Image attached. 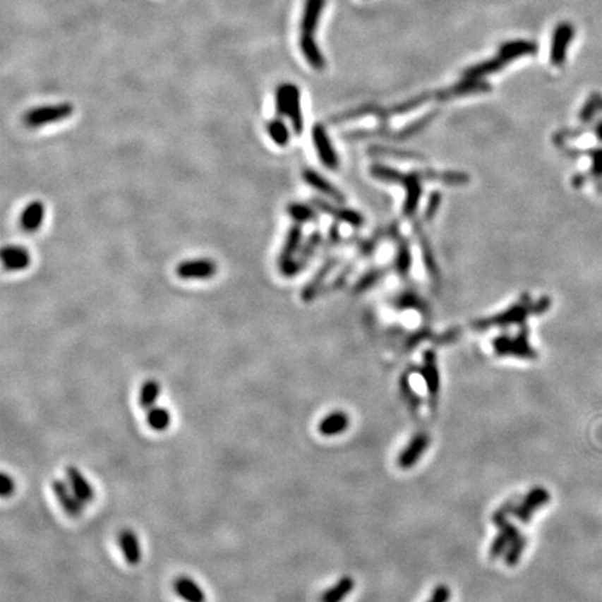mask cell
Masks as SVG:
<instances>
[{"label": "cell", "mask_w": 602, "mask_h": 602, "mask_svg": "<svg viewBox=\"0 0 602 602\" xmlns=\"http://www.w3.org/2000/svg\"><path fill=\"white\" fill-rule=\"evenodd\" d=\"M350 419L344 411H332L325 419L320 421L318 431L324 437H335L344 433L349 428Z\"/></svg>", "instance_id": "cell-16"}, {"label": "cell", "mask_w": 602, "mask_h": 602, "mask_svg": "<svg viewBox=\"0 0 602 602\" xmlns=\"http://www.w3.org/2000/svg\"><path fill=\"white\" fill-rule=\"evenodd\" d=\"M303 177H304V180H306L311 187L317 188L318 191L325 193L327 195L336 197V191L333 190V187L329 184L327 180H324L318 173H315L314 170L306 169V170L303 171Z\"/></svg>", "instance_id": "cell-25"}, {"label": "cell", "mask_w": 602, "mask_h": 602, "mask_svg": "<svg viewBox=\"0 0 602 602\" xmlns=\"http://www.w3.org/2000/svg\"><path fill=\"white\" fill-rule=\"evenodd\" d=\"M593 170L596 174H602V150L593 152Z\"/></svg>", "instance_id": "cell-33"}, {"label": "cell", "mask_w": 602, "mask_h": 602, "mask_svg": "<svg viewBox=\"0 0 602 602\" xmlns=\"http://www.w3.org/2000/svg\"><path fill=\"white\" fill-rule=\"evenodd\" d=\"M449 600H450V590H449V587L443 586V584H439V586H437L434 589L431 598L427 602H449Z\"/></svg>", "instance_id": "cell-31"}, {"label": "cell", "mask_w": 602, "mask_h": 602, "mask_svg": "<svg viewBox=\"0 0 602 602\" xmlns=\"http://www.w3.org/2000/svg\"><path fill=\"white\" fill-rule=\"evenodd\" d=\"M300 51L303 52L304 59L308 61V64L315 70H324L327 66L325 57L320 51L317 41L314 37H300Z\"/></svg>", "instance_id": "cell-17"}, {"label": "cell", "mask_w": 602, "mask_h": 602, "mask_svg": "<svg viewBox=\"0 0 602 602\" xmlns=\"http://www.w3.org/2000/svg\"><path fill=\"white\" fill-rule=\"evenodd\" d=\"M426 383H427V389H428V396H430V406L431 410H437V400H438L439 392V374L438 368H437V359L435 354L431 351L426 353L424 357V367L421 371Z\"/></svg>", "instance_id": "cell-9"}, {"label": "cell", "mask_w": 602, "mask_h": 602, "mask_svg": "<svg viewBox=\"0 0 602 602\" xmlns=\"http://www.w3.org/2000/svg\"><path fill=\"white\" fill-rule=\"evenodd\" d=\"M267 133L271 137L276 145L284 147L290 140V133L287 126L283 123L282 119L276 117L267 123Z\"/></svg>", "instance_id": "cell-24"}, {"label": "cell", "mask_w": 602, "mask_h": 602, "mask_svg": "<svg viewBox=\"0 0 602 602\" xmlns=\"http://www.w3.org/2000/svg\"><path fill=\"white\" fill-rule=\"evenodd\" d=\"M161 395V385L155 380H148L143 383L141 390H140V406L144 410H150L151 407H154L159 399Z\"/></svg>", "instance_id": "cell-22"}, {"label": "cell", "mask_w": 602, "mask_h": 602, "mask_svg": "<svg viewBox=\"0 0 602 602\" xmlns=\"http://www.w3.org/2000/svg\"><path fill=\"white\" fill-rule=\"evenodd\" d=\"M537 52V45L529 41H512L500 47L498 55L500 56L506 63L517 59L520 56L531 55Z\"/></svg>", "instance_id": "cell-20"}, {"label": "cell", "mask_w": 602, "mask_h": 602, "mask_svg": "<svg viewBox=\"0 0 602 602\" xmlns=\"http://www.w3.org/2000/svg\"><path fill=\"white\" fill-rule=\"evenodd\" d=\"M174 593L186 602H205L204 590L188 576H180L173 583Z\"/></svg>", "instance_id": "cell-15"}, {"label": "cell", "mask_w": 602, "mask_h": 602, "mask_svg": "<svg viewBox=\"0 0 602 602\" xmlns=\"http://www.w3.org/2000/svg\"><path fill=\"white\" fill-rule=\"evenodd\" d=\"M353 589L354 580L350 576H344L321 596V602H342L347 596H350Z\"/></svg>", "instance_id": "cell-21"}, {"label": "cell", "mask_w": 602, "mask_h": 602, "mask_svg": "<svg viewBox=\"0 0 602 602\" xmlns=\"http://www.w3.org/2000/svg\"><path fill=\"white\" fill-rule=\"evenodd\" d=\"M325 0H306L300 23V37H314Z\"/></svg>", "instance_id": "cell-7"}, {"label": "cell", "mask_w": 602, "mask_h": 602, "mask_svg": "<svg viewBox=\"0 0 602 602\" xmlns=\"http://www.w3.org/2000/svg\"><path fill=\"white\" fill-rule=\"evenodd\" d=\"M499 529L498 536L495 537V540L490 548V558L496 559L499 558L505 550H507V548L510 547V544L520 536L519 530L516 526H513L510 522L503 520L498 524H495Z\"/></svg>", "instance_id": "cell-11"}, {"label": "cell", "mask_w": 602, "mask_h": 602, "mask_svg": "<svg viewBox=\"0 0 602 602\" xmlns=\"http://www.w3.org/2000/svg\"><path fill=\"white\" fill-rule=\"evenodd\" d=\"M119 546L123 552V556L126 559V562L128 565H138L141 562V546H140V540L137 537V534L130 530H121L119 534Z\"/></svg>", "instance_id": "cell-14"}, {"label": "cell", "mask_w": 602, "mask_h": 602, "mask_svg": "<svg viewBox=\"0 0 602 602\" xmlns=\"http://www.w3.org/2000/svg\"><path fill=\"white\" fill-rule=\"evenodd\" d=\"M550 499L549 491L546 490L544 487H534L531 488L527 495L520 500V503L517 505V507L513 512V516L522 522V523H529L534 513L541 509L543 506H546Z\"/></svg>", "instance_id": "cell-2"}, {"label": "cell", "mask_w": 602, "mask_h": 602, "mask_svg": "<svg viewBox=\"0 0 602 602\" xmlns=\"http://www.w3.org/2000/svg\"><path fill=\"white\" fill-rule=\"evenodd\" d=\"M526 546H527V538L524 537V536H519L512 544H510V547L507 548V550H506V555H505V562H506V565L507 566H514V565H517V562L520 560V558H522V555H523V552H524V549H526Z\"/></svg>", "instance_id": "cell-26"}, {"label": "cell", "mask_w": 602, "mask_h": 602, "mask_svg": "<svg viewBox=\"0 0 602 602\" xmlns=\"http://www.w3.org/2000/svg\"><path fill=\"white\" fill-rule=\"evenodd\" d=\"M52 491L67 516L80 517L83 514L85 503L78 499V496L74 493L70 486H67V483H64L63 480H54Z\"/></svg>", "instance_id": "cell-5"}, {"label": "cell", "mask_w": 602, "mask_h": 602, "mask_svg": "<svg viewBox=\"0 0 602 602\" xmlns=\"http://www.w3.org/2000/svg\"><path fill=\"white\" fill-rule=\"evenodd\" d=\"M400 390H402V397L406 400L409 409L416 414V411L419 410V407L421 404V400L417 396V393L411 389V385H410V381L407 377H404L400 381Z\"/></svg>", "instance_id": "cell-28"}, {"label": "cell", "mask_w": 602, "mask_h": 602, "mask_svg": "<svg viewBox=\"0 0 602 602\" xmlns=\"http://www.w3.org/2000/svg\"><path fill=\"white\" fill-rule=\"evenodd\" d=\"M287 214L296 222H301V223L315 218V214L310 207L304 204H296V203L287 207Z\"/></svg>", "instance_id": "cell-29"}, {"label": "cell", "mask_w": 602, "mask_h": 602, "mask_svg": "<svg viewBox=\"0 0 602 602\" xmlns=\"http://www.w3.org/2000/svg\"><path fill=\"white\" fill-rule=\"evenodd\" d=\"M1 264L4 271H24L31 264L30 251L21 246H4L1 248Z\"/></svg>", "instance_id": "cell-6"}, {"label": "cell", "mask_w": 602, "mask_h": 602, "mask_svg": "<svg viewBox=\"0 0 602 602\" xmlns=\"http://www.w3.org/2000/svg\"><path fill=\"white\" fill-rule=\"evenodd\" d=\"M573 37V28L569 24H560L556 27L552 38V48H550V61L553 64L563 63L566 57V49Z\"/></svg>", "instance_id": "cell-13"}, {"label": "cell", "mask_w": 602, "mask_h": 602, "mask_svg": "<svg viewBox=\"0 0 602 602\" xmlns=\"http://www.w3.org/2000/svg\"><path fill=\"white\" fill-rule=\"evenodd\" d=\"M597 137H598V140L602 141V123L597 127Z\"/></svg>", "instance_id": "cell-34"}, {"label": "cell", "mask_w": 602, "mask_h": 602, "mask_svg": "<svg viewBox=\"0 0 602 602\" xmlns=\"http://www.w3.org/2000/svg\"><path fill=\"white\" fill-rule=\"evenodd\" d=\"M301 239H303L301 227L299 224L291 226L289 229V231H287L283 248H282V251L279 254V258H277V264H279V268H280L282 272L287 267H290L291 263L294 261V255H296V253L299 251V248L301 246Z\"/></svg>", "instance_id": "cell-8"}, {"label": "cell", "mask_w": 602, "mask_h": 602, "mask_svg": "<svg viewBox=\"0 0 602 602\" xmlns=\"http://www.w3.org/2000/svg\"><path fill=\"white\" fill-rule=\"evenodd\" d=\"M313 138L317 147V151L320 154V158L324 164L329 166L330 169H333V166H336V155L333 154V150L330 147L327 131L323 126H315L313 130Z\"/></svg>", "instance_id": "cell-19"}, {"label": "cell", "mask_w": 602, "mask_h": 602, "mask_svg": "<svg viewBox=\"0 0 602 602\" xmlns=\"http://www.w3.org/2000/svg\"><path fill=\"white\" fill-rule=\"evenodd\" d=\"M170 421H171L170 411L164 407L154 406L147 413V423L154 431H158V433L166 431L170 426Z\"/></svg>", "instance_id": "cell-23"}, {"label": "cell", "mask_w": 602, "mask_h": 602, "mask_svg": "<svg viewBox=\"0 0 602 602\" xmlns=\"http://www.w3.org/2000/svg\"><path fill=\"white\" fill-rule=\"evenodd\" d=\"M300 100L301 98H300L299 87L294 84H290V95H289V105H287L286 116L290 119L291 127L297 134H300L303 131V126H304Z\"/></svg>", "instance_id": "cell-18"}, {"label": "cell", "mask_w": 602, "mask_h": 602, "mask_svg": "<svg viewBox=\"0 0 602 602\" xmlns=\"http://www.w3.org/2000/svg\"><path fill=\"white\" fill-rule=\"evenodd\" d=\"M218 267L217 263L208 258L200 260H187L180 263L176 267V275L180 279H210L217 275Z\"/></svg>", "instance_id": "cell-4"}, {"label": "cell", "mask_w": 602, "mask_h": 602, "mask_svg": "<svg viewBox=\"0 0 602 602\" xmlns=\"http://www.w3.org/2000/svg\"><path fill=\"white\" fill-rule=\"evenodd\" d=\"M517 500H519V498L517 496H513V498H510L509 500H506L505 503H502L495 512H493V524H498V523H500V522H503V520H507V516L509 514H513V512H514V509L517 507Z\"/></svg>", "instance_id": "cell-30"}, {"label": "cell", "mask_w": 602, "mask_h": 602, "mask_svg": "<svg viewBox=\"0 0 602 602\" xmlns=\"http://www.w3.org/2000/svg\"><path fill=\"white\" fill-rule=\"evenodd\" d=\"M14 488H16V486H14L13 478H11L10 476H7L6 473H3V474H1V483H0V493H1V498H8V496H11L13 493H14Z\"/></svg>", "instance_id": "cell-32"}, {"label": "cell", "mask_w": 602, "mask_h": 602, "mask_svg": "<svg viewBox=\"0 0 602 602\" xmlns=\"http://www.w3.org/2000/svg\"><path fill=\"white\" fill-rule=\"evenodd\" d=\"M430 443H431V438L427 433L416 434L406 445V447L399 453V457H397L399 467L403 470H409L413 466H416L421 459V456L427 452Z\"/></svg>", "instance_id": "cell-3"}, {"label": "cell", "mask_w": 602, "mask_h": 602, "mask_svg": "<svg viewBox=\"0 0 602 602\" xmlns=\"http://www.w3.org/2000/svg\"><path fill=\"white\" fill-rule=\"evenodd\" d=\"M74 112V107L68 102L56 104V105H44L34 109H30L23 117V121L28 127H42L51 123L61 121L68 119Z\"/></svg>", "instance_id": "cell-1"}, {"label": "cell", "mask_w": 602, "mask_h": 602, "mask_svg": "<svg viewBox=\"0 0 602 602\" xmlns=\"http://www.w3.org/2000/svg\"><path fill=\"white\" fill-rule=\"evenodd\" d=\"M45 218V205L44 203L35 200L32 203H30L21 212L18 224L21 227V230L27 231V233H34L37 230H40V227L42 226V222Z\"/></svg>", "instance_id": "cell-12"}, {"label": "cell", "mask_w": 602, "mask_h": 602, "mask_svg": "<svg viewBox=\"0 0 602 602\" xmlns=\"http://www.w3.org/2000/svg\"><path fill=\"white\" fill-rule=\"evenodd\" d=\"M66 476H67L68 486L83 503H88L95 498V490L92 484L76 466L66 467Z\"/></svg>", "instance_id": "cell-10"}, {"label": "cell", "mask_w": 602, "mask_h": 602, "mask_svg": "<svg viewBox=\"0 0 602 602\" xmlns=\"http://www.w3.org/2000/svg\"><path fill=\"white\" fill-rule=\"evenodd\" d=\"M289 95H290V84L284 83L280 84L276 88L275 92V109L279 116H286L287 113V105H289Z\"/></svg>", "instance_id": "cell-27"}]
</instances>
